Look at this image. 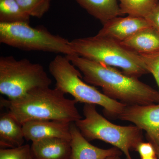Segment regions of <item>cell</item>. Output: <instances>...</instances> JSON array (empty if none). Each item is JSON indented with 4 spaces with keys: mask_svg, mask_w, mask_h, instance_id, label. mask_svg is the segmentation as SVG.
<instances>
[{
    "mask_svg": "<svg viewBox=\"0 0 159 159\" xmlns=\"http://www.w3.org/2000/svg\"><path fill=\"white\" fill-rule=\"evenodd\" d=\"M122 15L145 18L159 4V0H118Z\"/></svg>",
    "mask_w": 159,
    "mask_h": 159,
    "instance_id": "e0dca14e",
    "label": "cell"
},
{
    "mask_svg": "<svg viewBox=\"0 0 159 159\" xmlns=\"http://www.w3.org/2000/svg\"><path fill=\"white\" fill-rule=\"evenodd\" d=\"M52 80L41 65L27 58L0 57V93L15 100L35 89L50 87Z\"/></svg>",
    "mask_w": 159,
    "mask_h": 159,
    "instance_id": "8992f818",
    "label": "cell"
},
{
    "mask_svg": "<svg viewBox=\"0 0 159 159\" xmlns=\"http://www.w3.org/2000/svg\"><path fill=\"white\" fill-rule=\"evenodd\" d=\"M84 118L75 122L80 133L88 141L99 140L119 148L125 159H133L131 151H136L143 142V130L135 125L122 126L111 123L99 113L96 105L84 104Z\"/></svg>",
    "mask_w": 159,
    "mask_h": 159,
    "instance_id": "5b68a950",
    "label": "cell"
},
{
    "mask_svg": "<svg viewBox=\"0 0 159 159\" xmlns=\"http://www.w3.org/2000/svg\"><path fill=\"white\" fill-rule=\"evenodd\" d=\"M145 18L159 32V4Z\"/></svg>",
    "mask_w": 159,
    "mask_h": 159,
    "instance_id": "7402d4cb",
    "label": "cell"
},
{
    "mask_svg": "<svg viewBox=\"0 0 159 159\" xmlns=\"http://www.w3.org/2000/svg\"><path fill=\"white\" fill-rule=\"evenodd\" d=\"M72 123V122H71ZM70 122L51 120L29 121L22 125L25 139L35 142L42 139L59 138L71 141Z\"/></svg>",
    "mask_w": 159,
    "mask_h": 159,
    "instance_id": "30bf717a",
    "label": "cell"
},
{
    "mask_svg": "<svg viewBox=\"0 0 159 159\" xmlns=\"http://www.w3.org/2000/svg\"><path fill=\"white\" fill-rule=\"evenodd\" d=\"M121 157V156H113L108 157L106 159H122Z\"/></svg>",
    "mask_w": 159,
    "mask_h": 159,
    "instance_id": "cb8c5ba5",
    "label": "cell"
},
{
    "mask_svg": "<svg viewBox=\"0 0 159 159\" xmlns=\"http://www.w3.org/2000/svg\"><path fill=\"white\" fill-rule=\"evenodd\" d=\"M135 151L139 152L141 158L157 156L153 145L149 142H141L138 145Z\"/></svg>",
    "mask_w": 159,
    "mask_h": 159,
    "instance_id": "44dd1931",
    "label": "cell"
},
{
    "mask_svg": "<svg viewBox=\"0 0 159 159\" xmlns=\"http://www.w3.org/2000/svg\"><path fill=\"white\" fill-rule=\"evenodd\" d=\"M86 11L102 24L122 15L118 0H75Z\"/></svg>",
    "mask_w": 159,
    "mask_h": 159,
    "instance_id": "9a60e30c",
    "label": "cell"
},
{
    "mask_svg": "<svg viewBox=\"0 0 159 159\" xmlns=\"http://www.w3.org/2000/svg\"><path fill=\"white\" fill-rule=\"evenodd\" d=\"M141 159H158L157 156L143 158H141Z\"/></svg>",
    "mask_w": 159,
    "mask_h": 159,
    "instance_id": "d4e9b609",
    "label": "cell"
},
{
    "mask_svg": "<svg viewBox=\"0 0 159 159\" xmlns=\"http://www.w3.org/2000/svg\"><path fill=\"white\" fill-rule=\"evenodd\" d=\"M49 71L56 81L55 87L70 94L77 102L98 105L110 119H119L126 105L109 98L93 86L81 80L82 75L66 56L57 55L50 62Z\"/></svg>",
    "mask_w": 159,
    "mask_h": 159,
    "instance_id": "277c9868",
    "label": "cell"
},
{
    "mask_svg": "<svg viewBox=\"0 0 159 159\" xmlns=\"http://www.w3.org/2000/svg\"><path fill=\"white\" fill-rule=\"evenodd\" d=\"M0 159H34L31 146L25 145L14 148H1Z\"/></svg>",
    "mask_w": 159,
    "mask_h": 159,
    "instance_id": "d6986e66",
    "label": "cell"
},
{
    "mask_svg": "<svg viewBox=\"0 0 159 159\" xmlns=\"http://www.w3.org/2000/svg\"><path fill=\"white\" fill-rule=\"evenodd\" d=\"M148 73L152 74L156 81L159 92V52L140 55Z\"/></svg>",
    "mask_w": 159,
    "mask_h": 159,
    "instance_id": "ffe728a7",
    "label": "cell"
},
{
    "mask_svg": "<svg viewBox=\"0 0 159 159\" xmlns=\"http://www.w3.org/2000/svg\"><path fill=\"white\" fill-rule=\"evenodd\" d=\"M30 16L41 18L48 11L51 0H16Z\"/></svg>",
    "mask_w": 159,
    "mask_h": 159,
    "instance_id": "ac0fdd59",
    "label": "cell"
},
{
    "mask_svg": "<svg viewBox=\"0 0 159 159\" xmlns=\"http://www.w3.org/2000/svg\"><path fill=\"white\" fill-rule=\"evenodd\" d=\"M74 53L100 64L122 69V73L139 78L149 74L141 56L120 42L98 35L75 39L70 42Z\"/></svg>",
    "mask_w": 159,
    "mask_h": 159,
    "instance_id": "3957f363",
    "label": "cell"
},
{
    "mask_svg": "<svg viewBox=\"0 0 159 159\" xmlns=\"http://www.w3.org/2000/svg\"><path fill=\"white\" fill-rule=\"evenodd\" d=\"M29 24L0 23V42L24 51L76 54L68 40L52 34L44 27L34 28Z\"/></svg>",
    "mask_w": 159,
    "mask_h": 159,
    "instance_id": "52a82bcc",
    "label": "cell"
},
{
    "mask_svg": "<svg viewBox=\"0 0 159 159\" xmlns=\"http://www.w3.org/2000/svg\"><path fill=\"white\" fill-rule=\"evenodd\" d=\"M30 17L16 0H0V23L30 24Z\"/></svg>",
    "mask_w": 159,
    "mask_h": 159,
    "instance_id": "2e32d148",
    "label": "cell"
},
{
    "mask_svg": "<svg viewBox=\"0 0 159 159\" xmlns=\"http://www.w3.org/2000/svg\"><path fill=\"white\" fill-rule=\"evenodd\" d=\"M152 145H153V144H152ZM153 145L155 149L157 157L158 159H159V146L156 145Z\"/></svg>",
    "mask_w": 159,
    "mask_h": 159,
    "instance_id": "603a6c76",
    "label": "cell"
},
{
    "mask_svg": "<svg viewBox=\"0 0 159 159\" xmlns=\"http://www.w3.org/2000/svg\"><path fill=\"white\" fill-rule=\"evenodd\" d=\"M70 159H106L113 156H122V152L113 147L103 149L92 145L82 135L75 122L70 124Z\"/></svg>",
    "mask_w": 159,
    "mask_h": 159,
    "instance_id": "8fae6325",
    "label": "cell"
},
{
    "mask_svg": "<svg viewBox=\"0 0 159 159\" xmlns=\"http://www.w3.org/2000/svg\"><path fill=\"white\" fill-rule=\"evenodd\" d=\"M25 140L22 125L9 112L0 117V145L2 148H14L24 145Z\"/></svg>",
    "mask_w": 159,
    "mask_h": 159,
    "instance_id": "5bb4252c",
    "label": "cell"
},
{
    "mask_svg": "<svg viewBox=\"0 0 159 159\" xmlns=\"http://www.w3.org/2000/svg\"><path fill=\"white\" fill-rule=\"evenodd\" d=\"M119 119L131 122L145 131L148 142L159 146V103L126 105Z\"/></svg>",
    "mask_w": 159,
    "mask_h": 159,
    "instance_id": "ba28073f",
    "label": "cell"
},
{
    "mask_svg": "<svg viewBox=\"0 0 159 159\" xmlns=\"http://www.w3.org/2000/svg\"><path fill=\"white\" fill-rule=\"evenodd\" d=\"M83 74L86 82L100 87L109 98L126 105L159 103V91L116 68L78 56H66Z\"/></svg>",
    "mask_w": 159,
    "mask_h": 159,
    "instance_id": "6da1fadb",
    "label": "cell"
},
{
    "mask_svg": "<svg viewBox=\"0 0 159 159\" xmlns=\"http://www.w3.org/2000/svg\"><path fill=\"white\" fill-rule=\"evenodd\" d=\"M151 26L144 17L130 15L125 17L117 16L103 24L97 35L122 42Z\"/></svg>",
    "mask_w": 159,
    "mask_h": 159,
    "instance_id": "9c48e42d",
    "label": "cell"
},
{
    "mask_svg": "<svg viewBox=\"0 0 159 159\" xmlns=\"http://www.w3.org/2000/svg\"><path fill=\"white\" fill-rule=\"evenodd\" d=\"M65 93L55 87L35 89L15 100L1 99L6 107L21 124L37 120L75 122L82 117L76 107L77 101L66 98Z\"/></svg>",
    "mask_w": 159,
    "mask_h": 159,
    "instance_id": "7a4b0ae2",
    "label": "cell"
},
{
    "mask_svg": "<svg viewBox=\"0 0 159 159\" xmlns=\"http://www.w3.org/2000/svg\"><path fill=\"white\" fill-rule=\"evenodd\" d=\"M34 159H70V141L59 138L42 139L32 142Z\"/></svg>",
    "mask_w": 159,
    "mask_h": 159,
    "instance_id": "7c38bea8",
    "label": "cell"
},
{
    "mask_svg": "<svg viewBox=\"0 0 159 159\" xmlns=\"http://www.w3.org/2000/svg\"><path fill=\"white\" fill-rule=\"evenodd\" d=\"M120 43L139 55L153 54L159 52V32L151 26Z\"/></svg>",
    "mask_w": 159,
    "mask_h": 159,
    "instance_id": "4fadbf2b",
    "label": "cell"
}]
</instances>
